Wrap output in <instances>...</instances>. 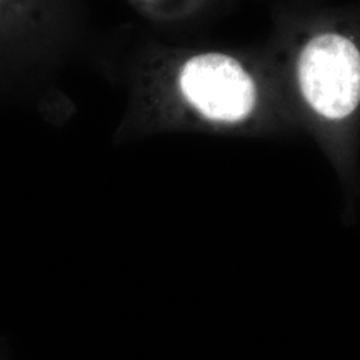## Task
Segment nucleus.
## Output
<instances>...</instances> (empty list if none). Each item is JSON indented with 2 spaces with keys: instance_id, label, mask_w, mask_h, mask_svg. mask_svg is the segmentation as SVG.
I'll use <instances>...</instances> for the list:
<instances>
[{
  "instance_id": "1",
  "label": "nucleus",
  "mask_w": 360,
  "mask_h": 360,
  "mask_svg": "<svg viewBox=\"0 0 360 360\" xmlns=\"http://www.w3.org/2000/svg\"><path fill=\"white\" fill-rule=\"evenodd\" d=\"M309 105L327 119H344L360 102V53L352 40L323 34L305 45L297 64Z\"/></svg>"
},
{
  "instance_id": "2",
  "label": "nucleus",
  "mask_w": 360,
  "mask_h": 360,
  "mask_svg": "<svg viewBox=\"0 0 360 360\" xmlns=\"http://www.w3.org/2000/svg\"><path fill=\"white\" fill-rule=\"evenodd\" d=\"M180 89L207 119L244 120L255 107V84L244 67L222 53L192 57L180 72Z\"/></svg>"
}]
</instances>
